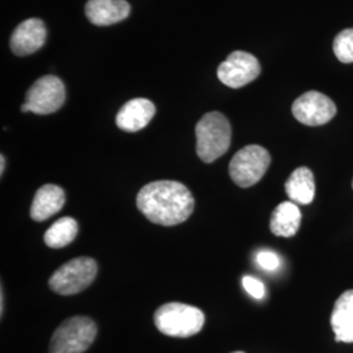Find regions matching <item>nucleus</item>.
Segmentation results:
<instances>
[{
	"mask_svg": "<svg viewBox=\"0 0 353 353\" xmlns=\"http://www.w3.org/2000/svg\"><path fill=\"white\" fill-rule=\"evenodd\" d=\"M137 205L153 224L173 227L189 219L194 212L195 199L181 182L154 181L140 190Z\"/></svg>",
	"mask_w": 353,
	"mask_h": 353,
	"instance_id": "1",
	"label": "nucleus"
},
{
	"mask_svg": "<svg viewBox=\"0 0 353 353\" xmlns=\"http://www.w3.org/2000/svg\"><path fill=\"white\" fill-rule=\"evenodd\" d=\"M196 153L205 164H211L221 157L230 147L232 127L219 112L204 114L195 127Z\"/></svg>",
	"mask_w": 353,
	"mask_h": 353,
	"instance_id": "2",
	"label": "nucleus"
},
{
	"mask_svg": "<svg viewBox=\"0 0 353 353\" xmlns=\"http://www.w3.org/2000/svg\"><path fill=\"white\" fill-rule=\"evenodd\" d=\"M204 321L201 309L186 303H165L154 313V325L159 331L174 338H190L198 334Z\"/></svg>",
	"mask_w": 353,
	"mask_h": 353,
	"instance_id": "3",
	"label": "nucleus"
},
{
	"mask_svg": "<svg viewBox=\"0 0 353 353\" xmlns=\"http://www.w3.org/2000/svg\"><path fill=\"white\" fill-rule=\"evenodd\" d=\"M97 336V326L88 316H74L55 330L50 353H83Z\"/></svg>",
	"mask_w": 353,
	"mask_h": 353,
	"instance_id": "4",
	"label": "nucleus"
},
{
	"mask_svg": "<svg viewBox=\"0 0 353 353\" xmlns=\"http://www.w3.org/2000/svg\"><path fill=\"white\" fill-rule=\"evenodd\" d=\"M270 164L271 156L265 148L256 144L246 145L233 156L229 174L237 186L252 188L263 178Z\"/></svg>",
	"mask_w": 353,
	"mask_h": 353,
	"instance_id": "5",
	"label": "nucleus"
},
{
	"mask_svg": "<svg viewBox=\"0 0 353 353\" xmlns=\"http://www.w3.org/2000/svg\"><path fill=\"white\" fill-rule=\"evenodd\" d=\"M97 263L88 256L75 258L59 267L49 280L51 290L58 294L71 296L88 288L97 275Z\"/></svg>",
	"mask_w": 353,
	"mask_h": 353,
	"instance_id": "6",
	"label": "nucleus"
},
{
	"mask_svg": "<svg viewBox=\"0 0 353 353\" xmlns=\"http://www.w3.org/2000/svg\"><path fill=\"white\" fill-rule=\"evenodd\" d=\"M65 102V87L63 81L54 75L42 76L28 89L26 102L21 112L34 114H52L58 112Z\"/></svg>",
	"mask_w": 353,
	"mask_h": 353,
	"instance_id": "7",
	"label": "nucleus"
},
{
	"mask_svg": "<svg viewBox=\"0 0 353 353\" xmlns=\"http://www.w3.org/2000/svg\"><path fill=\"white\" fill-rule=\"evenodd\" d=\"M293 117L306 126H322L336 115V105L326 94L310 90L292 105Z\"/></svg>",
	"mask_w": 353,
	"mask_h": 353,
	"instance_id": "8",
	"label": "nucleus"
},
{
	"mask_svg": "<svg viewBox=\"0 0 353 353\" xmlns=\"http://www.w3.org/2000/svg\"><path fill=\"white\" fill-rule=\"evenodd\" d=\"M261 75L258 59L246 51L232 52L217 68L219 80L229 88L239 89Z\"/></svg>",
	"mask_w": 353,
	"mask_h": 353,
	"instance_id": "9",
	"label": "nucleus"
},
{
	"mask_svg": "<svg viewBox=\"0 0 353 353\" xmlns=\"http://www.w3.org/2000/svg\"><path fill=\"white\" fill-rule=\"evenodd\" d=\"M48 37V30L42 20L28 19L13 30L11 50L17 57H26L39 50Z\"/></svg>",
	"mask_w": 353,
	"mask_h": 353,
	"instance_id": "10",
	"label": "nucleus"
},
{
	"mask_svg": "<svg viewBox=\"0 0 353 353\" xmlns=\"http://www.w3.org/2000/svg\"><path fill=\"white\" fill-rule=\"evenodd\" d=\"M156 114V106L147 99L126 102L117 114V126L126 132H137L148 126Z\"/></svg>",
	"mask_w": 353,
	"mask_h": 353,
	"instance_id": "11",
	"label": "nucleus"
},
{
	"mask_svg": "<svg viewBox=\"0 0 353 353\" xmlns=\"http://www.w3.org/2000/svg\"><path fill=\"white\" fill-rule=\"evenodd\" d=\"M131 6L126 0H89L85 14L93 26H109L126 20Z\"/></svg>",
	"mask_w": 353,
	"mask_h": 353,
	"instance_id": "12",
	"label": "nucleus"
},
{
	"mask_svg": "<svg viewBox=\"0 0 353 353\" xmlns=\"http://www.w3.org/2000/svg\"><path fill=\"white\" fill-rule=\"evenodd\" d=\"M65 194L63 189L48 183L38 190L30 207V217L34 221H45L63 208Z\"/></svg>",
	"mask_w": 353,
	"mask_h": 353,
	"instance_id": "13",
	"label": "nucleus"
},
{
	"mask_svg": "<svg viewBox=\"0 0 353 353\" xmlns=\"http://www.w3.org/2000/svg\"><path fill=\"white\" fill-rule=\"evenodd\" d=\"M331 327L335 341L353 343V290H345L336 300L331 314Z\"/></svg>",
	"mask_w": 353,
	"mask_h": 353,
	"instance_id": "14",
	"label": "nucleus"
},
{
	"mask_svg": "<svg viewBox=\"0 0 353 353\" xmlns=\"http://www.w3.org/2000/svg\"><path fill=\"white\" fill-rule=\"evenodd\" d=\"M285 192L290 202L303 205L310 204L316 196V179L313 172L306 166L297 168L285 182Z\"/></svg>",
	"mask_w": 353,
	"mask_h": 353,
	"instance_id": "15",
	"label": "nucleus"
},
{
	"mask_svg": "<svg viewBox=\"0 0 353 353\" xmlns=\"http://www.w3.org/2000/svg\"><path fill=\"white\" fill-rule=\"evenodd\" d=\"M301 225V211L293 202H283L274 210L270 220V229L278 237H293Z\"/></svg>",
	"mask_w": 353,
	"mask_h": 353,
	"instance_id": "16",
	"label": "nucleus"
},
{
	"mask_svg": "<svg viewBox=\"0 0 353 353\" xmlns=\"http://www.w3.org/2000/svg\"><path fill=\"white\" fill-rule=\"evenodd\" d=\"M79 232L77 221L72 217H62L45 233V243L51 249H62L75 240Z\"/></svg>",
	"mask_w": 353,
	"mask_h": 353,
	"instance_id": "17",
	"label": "nucleus"
},
{
	"mask_svg": "<svg viewBox=\"0 0 353 353\" xmlns=\"http://www.w3.org/2000/svg\"><path fill=\"white\" fill-rule=\"evenodd\" d=\"M334 52L341 63H353V28L343 30L335 37Z\"/></svg>",
	"mask_w": 353,
	"mask_h": 353,
	"instance_id": "18",
	"label": "nucleus"
},
{
	"mask_svg": "<svg viewBox=\"0 0 353 353\" xmlns=\"http://www.w3.org/2000/svg\"><path fill=\"white\" fill-rule=\"evenodd\" d=\"M242 284L246 292L256 300H262L265 296V284L252 276H245L242 279Z\"/></svg>",
	"mask_w": 353,
	"mask_h": 353,
	"instance_id": "19",
	"label": "nucleus"
},
{
	"mask_svg": "<svg viewBox=\"0 0 353 353\" xmlns=\"http://www.w3.org/2000/svg\"><path fill=\"white\" fill-rule=\"evenodd\" d=\"M256 263L265 271H275L280 265V258L275 252L263 250V252H258Z\"/></svg>",
	"mask_w": 353,
	"mask_h": 353,
	"instance_id": "20",
	"label": "nucleus"
},
{
	"mask_svg": "<svg viewBox=\"0 0 353 353\" xmlns=\"http://www.w3.org/2000/svg\"><path fill=\"white\" fill-rule=\"evenodd\" d=\"M4 168H6V159H4V156L1 154V156H0V176H3Z\"/></svg>",
	"mask_w": 353,
	"mask_h": 353,
	"instance_id": "21",
	"label": "nucleus"
},
{
	"mask_svg": "<svg viewBox=\"0 0 353 353\" xmlns=\"http://www.w3.org/2000/svg\"><path fill=\"white\" fill-rule=\"evenodd\" d=\"M1 316H3V312H4V296H3V290H1Z\"/></svg>",
	"mask_w": 353,
	"mask_h": 353,
	"instance_id": "22",
	"label": "nucleus"
},
{
	"mask_svg": "<svg viewBox=\"0 0 353 353\" xmlns=\"http://www.w3.org/2000/svg\"><path fill=\"white\" fill-rule=\"evenodd\" d=\"M232 353H245V352H241V351H239V352H232Z\"/></svg>",
	"mask_w": 353,
	"mask_h": 353,
	"instance_id": "23",
	"label": "nucleus"
},
{
	"mask_svg": "<svg viewBox=\"0 0 353 353\" xmlns=\"http://www.w3.org/2000/svg\"><path fill=\"white\" fill-rule=\"evenodd\" d=\"M352 188H353V182H352Z\"/></svg>",
	"mask_w": 353,
	"mask_h": 353,
	"instance_id": "24",
	"label": "nucleus"
}]
</instances>
